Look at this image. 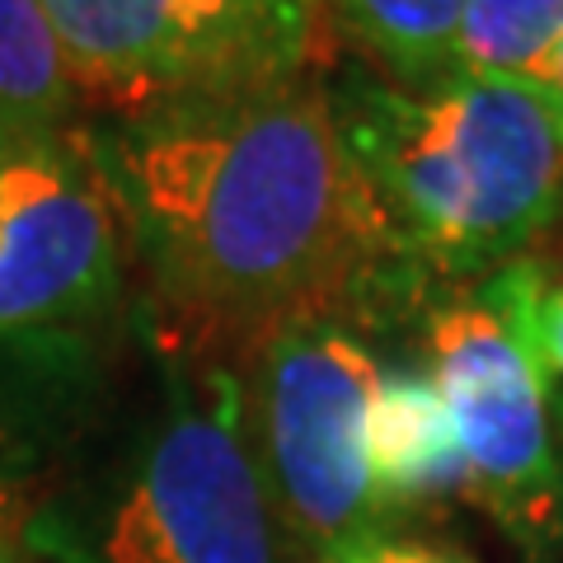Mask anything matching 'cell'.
Instances as JSON below:
<instances>
[{
    "instance_id": "1",
    "label": "cell",
    "mask_w": 563,
    "mask_h": 563,
    "mask_svg": "<svg viewBox=\"0 0 563 563\" xmlns=\"http://www.w3.org/2000/svg\"><path fill=\"white\" fill-rule=\"evenodd\" d=\"M85 141L128 244L192 329L240 343L301 314L376 329L432 301L343 146L324 76L174 95Z\"/></svg>"
},
{
    "instance_id": "2",
    "label": "cell",
    "mask_w": 563,
    "mask_h": 563,
    "mask_svg": "<svg viewBox=\"0 0 563 563\" xmlns=\"http://www.w3.org/2000/svg\"><path fill=\"white\" fill-rule=\"evenodd\" d=\"M324 85L347 155L428 277H488L559 221L563 122L526 80L442 76L404 90L347 62Z\"/></svg>"
},
{
    "instance_id": "3",
    "label": "cell",
    "mask_w": 563,
    "mask_h": 563,
    "mask_svg": "<svg viewBox=\"0 0 563 563\" xmlns=\"http://www.w3.org/2000/svg\"><path fill=\"white\" fill-rule=\"evenodd\" d=\"M544 268L517 258L422 306L428 380L446 404L465 493L531 563L563 550V470L540 357Z\"/></svg>"
},
{
    "instance_id": "4",
    "label": "cell",
    "mask_w": 563,
    "mask_h": 563,
    "mask_svg": "<svg viewBox=\"0 0 563 563\" xmlns=\"http://www.w3.org/2000/svg\"><path fill=\"white\" fill-rule=\"evenodd\" d=\"M235 380L263 488L306 559L329 563L390 531L366 465L380 366L357 324L301 314L258 329L240 343Z\"/></svg>"
},
{
    "instance_id": "5",
    "label": "cell",
    "mask_w": 563,
    "mask_h": 563,
    "mask_svg": "<svg viewBox=\"0 0 563 563\" xmlns=\"http://www.w3.org/2000/svg\"><path fill=\"white\" fill-rule=\"evenodd\" d=\"M263 488L235 372L169 380V404L141 437L80 563H301Z\"/></svg>"
},
{
    "instance_id": "6",
    "label": "cell",
    "mask_w": 563,
    "mask_h": 563,
    "mask_svg": "<svg viewBox=\"0 0 563 563\" xmlns=\"http://www.w3.org/2000/svg\"><path fill=\"white\" fill-rule=\"evenodd\" d=\"M122 263L128 231L85 128H0V339L95 320Z\"/></svg>"
},
{
    "instance_id": "7",
    "label": "cell",
    "mask_w": 563,
    "mask_h": 563,
    "mask_svg": "<svg viewBox=\"0 0 563 563\" xmlns=\"http://www.w3.org/2000/svg\"><path fill=\"white\" fill-rule=\"evenodd\" d=\"M85 103L136 113L192 90L254 85L235 0H43Z\"/></svg>"
},
{
    "instance_id": "8",
    "label": "cell",
    "mask_w": 563,
    "mask_h": 563,
    "mask_svg": "<svg viewBox=\"0 0 563 563\" xmlns=\"http://www.w3.org/2000/svg\"><path fill=\"white\" fill-rule=\"evenodd\" d=\"M366 465L390 517L465 484L455 428L428 372H380L366 413Z\"/></svg>"
},
{
    "instance_id": "9",
    "label": "cell",
    "mask_w": 563,
    "mask_h": 563,
    "mask_svg": "<svg viewBox=\"0 0 563 563\" xmlns=\"http://www.w3.org/2000/svg\"><path fill=\"white\" fill-rule=\"evenodd\" d=\"M465 0H324L333 38L362 52V66L404 90L446 76Z\"/></svg>"
},
{
    "instance_id": "10",
    "label": "cell",
    "mask_w": 563,
    "mask_h": 563,
    "mask_svg": "<svg viewBox=\"0 0 563 563\" xmlns=\"http://www.w3.org/2000/svg\"><path fill=\"white\" fill-rule=\"evenodd\" d=\"M80 103L43 0H0V128H70Z\"/></svg>"
},
{
    "instance_id": "11",
    "label": "cell",
    "mask_w": 563,
    "mask_h": 563,
    "mask_svg": "<svg viewBox=\"0 0 563 563\" xmlns=\"http://www.w3.org/2000/svg\"><path fill=\"white\" fill-rule=\"evenodd\" d=\"M563 33V0H465L446 76H531Z\"/></svg>"
},
{
    "instance_id": "12",
    "label": "cell",
    "mask_w": 563,
    "mask_h": 563,
    "mask_svg": "<svg viewBox=\"0 0 563 563\" xmlns=\"http://www.w3.org/2000/svg\"><path fill=\"white\" fill-rule=\"evenodd\" d=\"M235 20L254 85L324 76L339 47L324 0H235Z\"/></svg>"
},
{
    "instance_id": "13",
    "label": "cell",
    "mask_w": 563,
    "mask_h": 563,
    "mask_svg": "<svg viewBox=\"0 0 563 563\" xmlns=\"http://www.w3.org/2000/svg\"><path fill=\"white\" fill-rule=\"evenodd\" d=\"M329 563H474L455 550H442V544H428V540H404V536H372V540H357L347 544L343 554H333Z\"/></svg>"
},
{
    "instance_id": "14",
    "label": "cell",
    "mask_w": 563,
    "mask_h": 563,
    "mask_svg": "<svg viewBox=\"0 0 563 563\" xmlns=\"http://www.w3.org/2000/svg\"><path fill=\"white\" fill-rule=\"evenodd\" d=\"M536 329H540V357L550 366V376H563V287L544 291Z\"/></svg>"
},
{
    "instance_id": "15",
    "label": "cell",
    "mask_w": 563,
    "mask_h": 563,
    "mask_svg": "<svg viewBox=\"0 0 563 563\" xmlns=\"http://www.w3.org/2000/svg\"><path fill=\"white\" fill-rule=\"evenodd\" d=\"M521 80L531 85V90H536V95H540V99L554 109V118L563 122V33L554 38V47H550V52H544V57L536 62L531 76H521Z\"/></svg>"
},
{
    "instance_id": "16",
    "label": "cell",
    "mask_w": 563,
    "mask_h": 563,
    "mask_svg": "<svg viewBox=\"0 0 563 563\" xmlns=\"http://www.w3.org/2000/svg\"><path fill=\"white\" fill-rule=\"evenodd\" d=\"M0 563H14V550H10V540H5V517H0Z\"/></svg>"
}]
</instances>
